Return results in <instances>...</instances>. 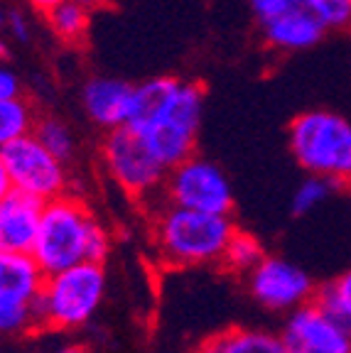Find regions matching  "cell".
I'll return each mask as SVG.
<instances>
[{
	"mask_svg": "<svg viewBox=\"0 0 351 353\" xmlns=\"http://www.w3.org/2000/svg\"><path fill=\"white\" fill-rule=\"evenodd\" d=\"M207 94L199 81L153 77L135 86V105L128 125L135 128L167 167L197 152Z\"/></svg>",
	"mask_w": 351,
	"mask_h": 353,
	"instance_id": "6da1fadb",
	"label": "cell"
},
{
	"mask_svg": "<svg viewBox=\"0 0 351 353\" xmlns=\"http://www.w3.org/2000/svg\"><path fill=\"white\" fill-rule=\"evenodd\" d=\"M111 245L113 238L99 216L79 196L66 192L44 201L30 253L44 275H52L79 263H106Z\"/></svg>",
	"mask_w": 351,
	"mask_h": 353,
	"instance_id": "7a4b0ae2",
	"label": "cell"
},
{
	"mask_svg": "<svg viewBox=\"0 0 351 353\" xmlns=\"http://www.w3.org/2000/svg\"><path fill=\"white\" fill-rule=\"evenodd\" d=\"M236 231L231 214L187 209L165 199L150 211V243L167 268L219 265L226 243Z\"/></svg>",
	"mask_w": 351,
	"mask_h": 353,
	"instance_id": "3957f363",
	"label": "cell"
},
{
	"mask_svg": "<svg viewBox=\"0 0 351 353\" xmlns=\"http://www.w3.org/2000/svg\"><path fill=\"white\" fill-rule=\"evenodd\" d=\"M287 145L307 174L324 176L334 187L351 182V118L330 108L302 110L287 125Z\"/></svg>",
	"mask_w": 351,
	"mask_h": 353,
	"instance_id": "277c9868",
	"label": "cell"
},
{
	"mask_svg": "<svg viewBox=\"0 0 351 353\" xmlns=\"http://www.w3.org/2000/svg\"><path fill=\"white\" fill-rule=\"evenodd\" d=\"M106 287L104 263H79L47 275L37 299L39 331L84 329L104 304Z\"/></svg>",
	"mask_w": 351,
	"mask_h": 353,
	"instance_id": "5b68a950",
	"label": "cell"
},
{
	"mask_svg": "<svg viewBox=\"0 0 351 353\" xmlns=\"http://www.w3.org/2000/svg\"><path fill=\"white\" fill-rule=\"evenodd\" d=\"M101 167L128 199L143 204L162 196L165 176L170 170L145 143L143 135L131 125L106 130L101 143Z\"/></svg>",
	"mask_w": 351,
	"mask_h": 353,
	"instance_id": "8992f818",
	"label": "cell"
},
{
	"mask_svg": "<svg viewBox=\"0 0 351 353\" xmlns=\"http://www.w3.org/2000/svg\"><path fill=\"white\" fill-rule=\"evenodd\" d=\"M44 270L32 253H0V334L25 336L39 331L37 299Z\"/></svg>",
	"mask_w": 351,
	"mask_h": 353,
	"instance_id": "52a82bcc",
	"label": "cell"
},
{
	"mask_svg": "<svg viewBox=\"0 0 351 353\" xmlns=\"http://www.w3.org/2000/svg\"><path fill=\"white\" fill-rule=\"evenodd\" d=\"M160 199L187 209L209 211V214L234 211V189L226 172L216 162L197 152L167 170Z\"/></svg>",
	"mask_w": 351,
	"mask_h": 353,
	"instance_id": "ba28073f",
	"label": "cell"
},
{
	"mask_svg": "<svg viewBox=\"0 0 351 353\" xmlns=\"http://www.w3.org/2000/svg\"><path fill=\"white\" fill-rule=\"evenodd\" d=\"M8 179L12 189L30 194L39 201H50L69 192V170L57 154L37 140L35 132L3 148Z\"/></svg>",
	"mask_w": 351,
	"mask_h": 353,
	"instance_id": "9c48e42d",
	"label": "cell"
},
{
	"mask_svg": "<svg viewBox=\"0 0 351 353\" xmlns=\"http://www.w3.org/2000/svg\"><path fill=\"white\" fill-rule=\"evenodd\" d=\"M278 339L285 353H351V326L317 299L287 312Z\"/></svg>",
	"mask_w": 351,
	"mask_h": 353,
	"instance_id": "30bf717a",
	"label": "cell"
},
{
	"mask_svg": "<svg viewBox=\"0 0 351 353\" xmlns=\"http://www.w3.org/2000/svg\"><path fill=\"white\" fill-rule=\"evenodd\" d=\"M243 282L253 302L275 314H287L314 299L317 292L312 275L283 255H265L256 270L243 277Z\"/></svg>",
	"mask_w": 351,
	"mask_h": 353,
	"instance_id": "8fae6325",
	"label": "cell"
},
{
	"mask_svg": "<svg viewBox=\"0 0 351 353\" xmlns=\"http://www.w3.org/2000/svg\"><path fill=\"white\" fill-rule=\"evenodd\" d=\"M82 110L101 130H113L131 123L135 105V83L118 77H88L79 91Z\"/></svg>",
	"mask_w": 351,
	"mask_h": 353,
	"instance_id": "7c38bea8",
	"label": "cell"
},
{
	"mask_svg": "<svg viewBox=\"0 0 351 353\" xmlns=\"http://www.w3.org/2000/svg\"><path fill=\"white\" fill-rule=\"evenodd\" d=\"M258 22L265 47L283 52V54L312 50L314 44L322 42V37L327 34L317 15L305 6H287Z\"/></svg>",
	"mask_w": 351,
	"mask_h": 353,
	"instance_id": "4fadbf2b",
	"label": "cell"
},
{
	"mask_svg": "<svg viewBox=\"0 0 351 353\" xmlns=\"http://www.w3.org/2000/svg\"><path fill=\"white\" fill-rule=\"evenodd\" d=\"M44 201L10 189L0 196V253H30Z\"/></svg>",
	"mask_w": 351,
	"mask_h": 353,
	"instance_id": "5bb4252c",
	"label": "cell"
},
{
	"mask_svg": "<svg viewBox=\"0 0 351 353\" xmlns=\"http://www.w3.org/2000/svg\"><path fill=\"white\" fill-rule=\"evenodd\" d=\"M192 353H285L275 331L234 326L209 336Z\"/></svg>",
	"mask_w": 351,
	"mask_h": 353,
	"instance_id": "9a60e30c",
	"label": "cell"
},
{
	"mask_svg": "<svg viewBox=\"0 0 351 353\" xmlns=\"http://www.w3.org/2000/svg\"><path fill=\"white\" fill-rule=\"evenodd\" d=\"M37 118V105L22 91L0 99V150L30 135V132H35Z\"/></svg>",
	"mask_w": 351,
	"mask_h": 353,
	"instance_id": "2e32d148",
	"label": "cell"
},
{
	"mask_svg": "<svg viewBox=\"0 0 351 353\" xmlns=\"http://www.w3.org/2000/svg\"><path fill=\"white\" fill-rule=\"evenodd\" d=\"M47 30L64 44H79L86 39L91 28V10L77 0H61L59 6L44 12Z\"/></svg>",
	"mask_w": 351,
	"mask_h": 353,
	"instance_id": "e0dca14e",
	"label": "cell"
},
{
	"mask_svg": "<svg viewBox=\"0 0 351 353\" xmlns=\"http://www.w3.org/2000/svg\"><path fill=\"white\" fill-rule=\"evenodd\" d=\"M265 255L268 253H265L263 243L253 236V233H246L238 228V231L231 236V241L226 243L219 265H221V270L229 272V275L246 277L251 270H256V265H258Z\"/></svg>",
	"mask_w": 351,
	"mask_h": 353,
	"instance_id": "ac0fdd59",
	"label": "cell"
},
{
	"mask_svg": "<svg viewBox=\"0 0 351 353\" xmlns=\"http://www.w3.org/2000/svg\"><path fill=\"white\" fill-rule=\"evenodd\" d=\"M35 135L37 140L44 145V148L50 150L52 154H57L61 162H69L74 160V154H77V132L72 130V125L59 116H39L37 118V125H35Z\"/></svg>",
	"mask_w": 351,
	"mask_h": 353,
	"instance_id": "d6986e66",
	"label": "cell"
},
{
	"mask_svg": "<svg viewBox=\"0 0 351 353\" xmlns=\"http://www.w3.org/2000/svg\"><path fill=\"white\" fill-rule=\"evenodd\" d=\"M334 184L330 179L317 174H307L297 184V189L292 192V201H290V211L292 216H310L324 204L330 201L332 192H334Z\"/></svg>",
	"mask_w": 351,
	"mask_h": 353,
	"instance_id": "ffe728a7",
	"label": "cell"
},
{
	"mask_svg": "<svg viewBox=\"0 0 351 353\" xmlns=\"http://www.w3.org/2000/svg\"><path fill=\"white\" fill-rule=\"evenodd\" d=\"M314 299L351 326V268L336 275L334 280L317 287Z\"/></svg>",
	"mask_w": 351,
	"mask_h": 353,
	"instance_id": "44dd1931",
	"label": "cell"
},
{
	"mask_svg": "<svg viewBox=\"0 0 351 353\" xmlns=\"http://www.w3.org/2000/svg\"><path fill=\"white\" fill-rule=\"evenodd\" d=\"M302 6L317 15L324 30H351V3L346 0H302Z\"/></svg>",
	"mask_w": 351,
	"mask_h": 353,
	"instance_id": "7402d4cb",
	"label": "cell"
},
{
	"mask_svg": "<svg viewBox=\"0 0 351 353\" xmlns=\"http://www.w3.org/2000/svg\"><path fill=\"white\" fill-rule=\"evenodd\" d=\"M6 32L20 44L32 42V20L28 17V12H22V10L8 12L6 15Z\"/></svg>",
	"mask_w": 351,
	"mask_h": 353,
	"instance_id": "603a6c76",
	"label": "cell"
},
{
	"mask_svg": "<svg viewBox=\"0 0 351 353\" xmlns=\"http://www.w3.org/2000/svg\"><path fill=\"white\" fill-rule=\"evenodd\" d=\"M248 6H251L253 15L263 20V17L273 15V12L283 10L287 6H302V0H248Z\"/></svg>",
	"mask_w": 351,
	"mask_h": 353,
	"instance_id": "cb8c5ba5",
	"label": "cell"
},
{
	"mask_svg": "<svg viewBox=\"0 0 351 353\" xmlns=\"http://www.w3.org/2000/svg\"><path fill=\"white\" fill-rule=\"evenodd\" d=\"M22 91V81L15 72H12L10 66L0 64V99H6V96L12 94H20Z\"/></svg>",
	"mask_w": 351,
	"mask_h": 353,
	"instance_id": "d4e9b609",
	"label": "cell"
},
{
	"mask_svg": "<svg viewBox=\"0 0 351 353\" xmlns=\"http://www.w3.org/2000/svg\"><path fill=\"white\" fill-rule=\"evenodd\" d=\"M25 3H28L32 10H37V12H42V15H44L47 10H52L55 6H59L61 0H25Z\"/></svg>",
	"mask_w": 351,
	"mask_h": 353,
	"instance_id": "484cf974",
	"label": "cell"
},
{
	"mask_svg": "<svg viewBox=\"0 0 351 353\" xmlns=\"http://www.w3.org/2000/svg\"><path fill=\"white\" fill-rule=\"evenodd\" d=\"M10 179H8V170H6V160H3V150H0V196L10 192Z\"/></svg>",
	"mask_w": 351,
	"mask_h": 353,
	"instance_id": "4316f807",
	"label": "cell"
},
{
	"mask_svg": "<svg viewBox=\"0 0 351 353\" xmlns=\"http://www.w3.org/2000/svg\"><path fill=\"white\" fill-rule=\"evenodd\" d=\"M52 353H88L86 346H82V343H61L59 348H55Z\"/></svg>",
	"mask_w": 351,
	"mask_h": 353,
	"instance_id": "83f0119b",
	"label": "cell"
},
{
	"mask_svg": "<svg viewBox=\"0 0 351 353\" xmlns=\"http://www.w3.org/2000/svg\"><path fill=\"white\" fill-rule=\"evenodd\" d=\"M77 3H82L84 8H88V10H101V8H106V3L108 0H77Z\"/></svg>",
	"mask_w": 351,
	"mask_h": 353,
	"instance_id": "f1b7e54d",
	"label": "cell"
},
{
	"mask_svg": "<svg viewBox=\"0 0 351 353\" xmlns=\"http://www.w3.org/2000/svg\"><path fill=\"white\" fill-rule=\"evenodd\" d=\"M8 57H10V52H8V44L0 39V64H6Z\"/></svg>",
	"mask_w": 351,
	"mask_h": 353,
	"instance_id": "f546056e",
	"label": "cell"
},
{
	"mask_svg": "<svg viewBox=\"0 0 351 353\" xmlns=\"http://www.w3.org/2000/svg\"><path fill=\"white\" fill-rule=\"evenodd\" d=\"M6 15H8V12L0 8V32H6Z\"/></svg>",
	"mask_w": 351,
	"mask_h": 353,
	"instance_id": "4dcf8cb0",
	"label": "cell"
},
{
	"mask_svg": "<svg viewBox=\"0 0 351 353\" xmlns=\"http://www.w3.org/2000/svg\"><path fill=\"white\" fill-rule=\"evenodd\" d=\"M346 189H349V199H351V182H349V184H346Z\"/></svg>",
	"mask_w": 351,
	"mask_h": 353,
	"instance_id": "1f68e13d",
	"label": "cell"
},
{
	"mask_svg": "<svg viewBox=\"0 0 351 353\" xmlns=\"http://www.w3.org/2000/svg\"><path fill=\"white\" fill-rule=\"evenodd\" d=\"M346 3H351V0H346Z\"/></svg>",
	"mask_w": 351,
	"mask_h": 353,
	"instance_id": "d6a6232c",
	"label": "cell"
}]
</instances>
